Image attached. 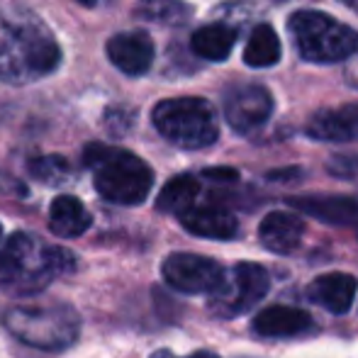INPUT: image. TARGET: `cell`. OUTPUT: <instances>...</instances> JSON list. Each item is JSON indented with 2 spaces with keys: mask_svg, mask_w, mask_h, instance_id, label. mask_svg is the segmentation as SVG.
Listing matches in <instances>:
<instances>
[{
  "mask_svg": "<svg viewBox=\"0 0 358 358\" xmlns=\"http://www.w3.org/2000/svg\"><path fill=\"white\" fill-rule=\"evenodd\" d=\"M73 268L71 251L47 246L27 231H15L0 251V290L10 297H32Z\"/></svg>",
  "mask_w": 358,
  "mask_h": 358,
  "instance_id": "obj_1",
  "label": "cell"
},
{
  "mask_svg": "<svg viewBox=\"0 0 358 358\" xmlns=\"http://www.w3.org/2000/svg\"><path fill=\"white\" fill-rule=\"evenodd\" d=\"M83 164L93 171L95 188L115 205H139L154 185V171L132 151L105 144H88Z\"/></svg>",
  "mask_w": 358,
  "mask_h": 358,
  "instance_id": "obj_2",
  "label": "cell"
},
{
  "mask_svg": "<svg viewBox=\"0 0 358 358\" xmlns=\"http://www.w3.org/2000/svg\"><path fill=\"white\" fill-rule=\"evenodd\" d=\"M8 331L22 344L42 351H64L80 334V317L71 305L13 307L5 315Z\"/></svg>",
  "mask_w": 358,
  "mask_h": 358,
  "instance_id": "obj_3",
  "label": "cell"
},
{
  "mask_svg": "<svg viewBox=\"0 0 358 358\" xmlns=\"http://www.w3.org/2000/svg\"><path fill=\"white\" fill-rule=\"evenodd\" d=\"M295 47L305 62L334 64L358 52V34L344 22L315 10H300L287 22Z\"/></svg>",
  "mask_w": 358,
  "mask_h": 358,
  "instance_id": "obj_4",
  "label": "cell"
},
{
  "mask_svg": "<svg viewBox=\"0 0 358 358\" xmlns=\"http://www.w3.org/2000/svg\"><path fill=\"white\" fill-rule=\"evenodd\" d=\"M151 117L161 137H166L180 149H205L215 144L220 134L213 105L203 98L161 100Z\"/></svg>",
  "mask_w": 358,
  "mask_h": 358,
  "instance_id": "obj_5",
  "label": "cell"
},
{
  "mask_svg": "<svg viewBox=\"0 0 358 358\" xmlns=\"http://www.w3.org/2000/svg\"><path fill=\"white\" fill-rule=\"evenodd\" d=\"M271 287V275L259 264H236L231 271H227L224 283L217 292L210 295V312L215 317H239L249 312L254 305H259Z\"/></svg>",
  "mask_w": 358,
  "mask_h": 358,
  "instance_id": "obj_6",
  "label": "cell"
},
{
  "mask_svg": "<svg viewBox=\"0 0 358 358\" xmlns=\"http://www.w3.org/2000/svg\"><path fill=\"white\" fill-rule=\"evenodd\" d=\"M161 271L166 283L185 295H213L222 287L227 275L215 259L198 254H171Z\"/></svg>",
  "mask_w": 358,
  "mask_h": 358,
  "instance_id": "obj_7",
  "label": "cell"
},
{
  "mask_svg": "<svg viewBox=\"0 0 358 358\" xmlns=\"http://www.w3.org/2000/svg\"><path fill=\"white\" fill-rule=\"evenodd\" d=\"M273 113V98L264 85H239L224 98V117L239 134H254L268 122Z\"/></svg>",
  "mask_w": 358,
  "mask_h": 358,
  "instance_id": "obj_8",
  "label": "cell"
},
{
  "mask_svg": "<svg viewBox=\"0 0 358 358\" xmlns=\"http://www.w3.org/2000/svg\"><path fill=\"white\" fill-rule=\"evenodd\" d=\"M108 57L127 76H142L154 62V42L144 32H122L108 42Z\"/></svg>",
  "mask_w": 358,
  "mask_h": 358,
  "instance_id": "obj_9",
  "label": "cell"
},
{
  "mask_svg": "<svg viewBox=\"0 0 358 358\" xmlns=\"http://www.w3.org/2000/svg\"><path fill=\"white\" fill-rule=\"evenodd\" d=\"M307 134L320 142H356L358 139V105L320 110L307 122Z\"/></svg>",
  "mask_w": 358,
  "mask_h": 358,
  "instance_id": "obj_10",
  "label": "cell"
},
{
  "mask_svg": "<svg viewBox=\"0 0 358 358\" xmlns=\"http://www.w3.org/2000/svg\"><path fill=\"white\" fill-rule=\"evenodd\" d=\"M356 278L349 273H324L320 278H315L307 285V297L312 302H317L320 307H324L331 315H344L351 310L356 300Z\"/></svg>",
  "mask_w": 358,
  "mask_h": 358,
  "instance_id": "obj_11",
  "label": "cell"
},
{
  "mask_svg": "<svg viewBox=\"0 0 358 358\" xmlns=\"http://www.w3.org/2000/svg\"><path fill=\"white\" fill-rule=\"evenodd\" d=\"M178 220L190 234L203 236V239H234L239 234L236 217L213 205H200V208L193 205L183 215H178Z\"/></svg>",
  "mask_w": 358,
  "mask_h": 358,
  "instance_id": "obj_12",
  "label": "cell"
},
{
  "mask_svg": "<svg viewBox=\"0 0 358 358\" xmlns=\"http://www.w3.org/2000/svg\"><path fill=\"white\" fill-rule=\"evenodd\" d=\"M315 327L312 317L305 310H297V307H266L256 315L254 320V331L261 336H268V339H287V336H300L305 331H310Z\"/></svg>",
  "mask_w": 358,
  "mask_h": 358,
  "instance_id": "obj_13",
  "label": "cell"
},
{
  "mask_svg": "<svg viewBox=\"0 0 358 358\" xmlns=\"http://www.w3.org/2000/svg\"><path fill=\"white\" fill-rule=\"evenodd\" d=\"M305 224L292 213H268L259 227V239L273 254H292L300 246Z\"/></svg>",
  "mask_w": 358,
  "mask_h": 358,
  "instance_id": "obj_14",
  "label": "cell"
},
{
  "mask_svg": "<svg viewBox=\"0 0 358 358\" xmlns=\"http://www.w3.org/2000/svg\"><path fill=\"white\" fill-rule=\"evenodd\" d=\"M287 203L327 224L349 227L358 220V203L344 195H307V198H290Z\"/></svg>",
  "mask_w": 358,
  "mask_h": 358,
  "instance_id": "obj_15",
  "label": "cell"
},
{
  "mask_svg": "<svg viewBox=\"0 0 358 358\" xmlns=\"http://www.w3.org/2000/svg\"><path fill=\"white\" fill-rule=\"evenodd\" d=\"M90 224H93V217L73 195H59L49 208V227L62 239H76L85 234Z\"/></svg>",
  "mask_w": 358,
  "mask_h": 358,
  "instance_id": "obj_16",
  "label": "cell"
},
{
  "mask_svg": "<svg viewBox=\"0 0 358 358\" xmlns=\"http://www.w3.org/2000/svg\"><path fill=\"white\" fill-rule=\"evenodd\" d=\"M236 42V32L227 24H208L200 27L190 39V47L198 57L208 62H224L231 54V47Z\"/></svg>",
  "mask_w": 358,
  "mask_h": 358,
  "instance_id": "obj_17",
  "label": "cell"
},
{
  "mask_svg": "<svg viewBox=\"0 0 358 358\" xmlns=\"http://www.w3.org/2000/svg\"><path fill=\"white\" fill-rule=\"evenodd\" d=\"M200 193V183L193 176H176L161 188L156 198V210L169 215H183L195 205V198Z\"/></svg>",
  "mask_w": 358,
  "mask_h": 358,
  "instance_id": "obj_18",
  "label": "cell"
},
{
  "mask_svg": "<svg viewBox=\"0 0 358 358\" xmlns=\"http://www.w3.org/2000/svg\"><path fill=\"white\" fill-rule=\"evenodd\" d=\"M280 59V39L271 24H259L251 32L249 42L244 49V62L251 69H266L273 66Z\"/></svg>",
  "mask_w": 358,
  "mask_h": 358,
  "instance_id": "obj_19",
  "label": "cell"
},
{
  "mask_svg": "<svg viewBox=\"0 0 358 358\" xmlns=\"http://www.w3.org/2000/svg\"><path fill=\"white\" fill-rule=\"evenodd\" d=\"M134 15L146 20V22L183 24L193 15V10L183 0H142L137 5V10H134Z\"/></svg>",
  "mask_w": 358,
  "mask_h": 358,
  "instance_id": "obj_20",
  "label": "cell"
},
{
  "mask_svg": "<svg viewBox=\"0 0 358 358\" xmlns=\"http://www.w3.org/2000/svg\"><path fill=\"white\" fill-rule=\"evenodd\" d=\"M29 173L37 180L49 185H62L69 178L71 169L64 156H39V159L29 161Z\"/></svg>",
  "mask_w": 358,
  "mask_h": 358,
  "instance_id": "obj_21",
  "label": "cell"
},
{
  "mask_svg": "<svg viewBox=\"0 0 358 358\" xmlns=\"http://www.w3.org/2000/svg\"><path fill=\"white\" fill-rule=\"evenodd\" d=\"M205 178H210V180H236L239 176H236V171H231V169H208L205 171Z\"/></svg>",
  "mask_w": 358,
  "mask_h": 358,
  "instance_id": "obj_22",
  "label": "cell"
},
{
  "mask_svg": "<svg viewBox=\"0 0 358 358\" xmlns=\"http://www.w3.org/2000/svg\"><path fill=\"white\" fill-rule=\"evenodd\" d=\"M185 358H220V356L210 354V351H198V354H190V356H185Z\"/></svg>",
  "mask_w": 358,
  "mask_h": 358,
  "instance_id": "obj_23",
  "label": "cell"
},
{
  "mask_svg": "<svg viewBox=\"0 0 358 358\" xmlns=\"http://www.w3.org/2000/svg\"><path fill=\"white\" fill-rule=\"evenodd\" d=\"M339 3H344L346 8H351V10H356V13H358V0H339Z\"/></svg>",
  "mask_w": 358,
  "mask_h": 358,
  "instance_id": "obj_24",
  "label": "cell"
},
{
  "mask_svg": "<svg viewBox=\"0 0 358 358\" xmlns=\"http://www.w3.org/2000/svg\"><path fill=\"white\" fill-rule=\"evenodd\" d=\"M78 3H83V5H95V0H78Z\"/></svg>",
  "mask_w": 358,
  "mask_h": 358,
  "instance_id": "obj_25",
  "label": "cell"
},
{
  "mask_svg": "<svg viewBox=\"0 0 358 358\" xmlns=\"http://www.w3.org/2000/svg\"><path fill=\"white\" fill-rule=\"evenodd\" d=\"M3 180H5V176H3V173H0V188H3Z\"/></svg>",
  "mask_w": 358,
  "mask_h": 358,
  "instance_id": "obj_26",
  "label": "cell"
},
{
  "mask_svg": "<svg viewBox=\"0 0 358 358\" xmlns=\"http://www.w3.org/2000/svg\"><path fill=\"white\" fill-rule=\"evenodd\" d=\"M0 234H3V227H0Z\"/></svg>",
  "mask_w": 358,
  "mask_h": 358,
  "instance_id": "obj_27",
  "label": "cell"
}]
</instances>
